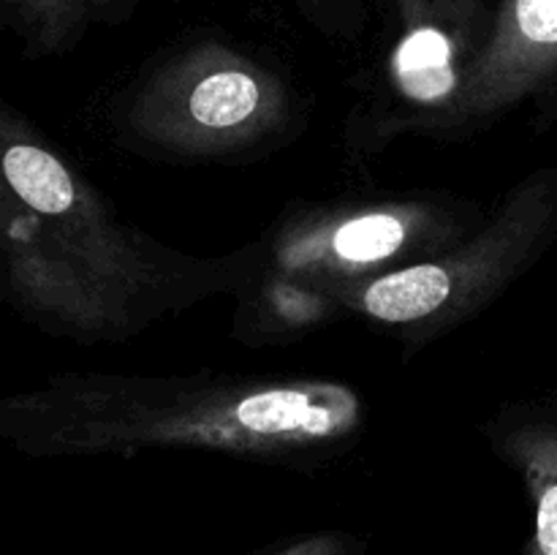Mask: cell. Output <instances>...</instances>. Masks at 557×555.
Masks as SVG:
<instances>
[{"mask_svg":"<svg viewBox=\"0 0 557 555\" xmlns=\"http://www.w3.org/2000/svg\"><path fill=\"white\" fill-rule=\"evenodd\" d=\"M392 3L389 52L346 120V152L357 163L381 156L403 136L438 139L484 47V36L457 25L435 0Z\"/></svg>","mask_w":557,"mask_h":555,"instance_id":"6","label":"cell"},{"mask_svg":"<svg viewBox=\"0 0 557 555\" xmlns=\"http://www.w3.org/2000/svg\"><path fill=\"white\" fill-rule=\"evenodd\" d=\"M136 0H3V20L27 58L74 52L92 25H114L134 14Z\"/></svg>","mask_w":557,"mask_h":555,"instance_id":"9","label":"cell"},{"mask_svg":"<svg viewBox=\"0 0 557 555\" xmlns=\"http://www.w3.org/2000/svg\"><path fill=\"white\" fill-rule=\"evenodd\" d=\"M493 455L520 477L533 526L520 555H557V400H517L482 422Z\"/></svg>","mask_w":557,"mask_h":555,"instance_id":"8","label":"cell"},{"mask_svg":"<svg viewBox=\"0 0 557 555\" xmlns=\"http://www.w3.org/2000/svg\"><path fill=\"white\" fill-rule=\"evenodd\" d=\"M555 243L557 166H539L511 185L460 245L357 288L346 316L392 332L403 359H411L498 303Z\"/></svg>","mask_w":557,"mask_h":555,"instance_id":"5","label":"cell"},{"mask_svg":"<svg viewBox=\"0 0 557 555\" xmlns=\"http://www.w3.org/2000/svg\"><path fill=\"white\" fill-rule=\"evenodd\" d=\"M259 267V237L221 256L185 254L125 223L98 188L58 218L0 190L3 303L60 341L117 346L169 316L237 297Z\"/></svg>","mask_w":557,"mask_h":555,"instance_id":"2","label":"cell"},{"mask_svg":"<svg viewBox=\"0 0 557 555\" xmlns=\"http://www.w3.org/2000/svg\"><path fill=\"white\" fill-rule=\"evenodd\" d=\"M253 555H370V542L346 528H319L277 539Z\"/></svg>","mask_w":557,"mask_h":555,"instance_id":"11","label":"cell"},{"mask_svg":"<svg viewBox=\"0 0 557 555\" xmlns=\"http://www.w3.org/2000/svg\"><path fill=\"white\" fill-rule=\"evenodd\" d=\"M125 152L177 166H250L308 131L281 65L228 38H188L147 60L107 103Z\"/></svg>","mask_w":557,"mask_h":555,"instance_id":"4","label":"cell"},{"mask_svg":"<svg viewBox=\"0 0 557 555\" xmlns=\"http://www.w3.org/2000/svg\"><path fill=\"white\" fill-rule=\"evenodd\" d=\"M310 27L335 41H357L370 20V0H294Z\"/></svg>","mask_w":557,"mask_h":555,"instance_id":"10","label":"cell"},{"mask_svg":"<svg viewBox=\"0 0 557 555\" xmlns=\"http://www.w3.org/2000/svg\"><path fill=\"white\" fill-rule=\"evenodd\" d=\"M490 207L449 190H395L294 205L259 237L261 267L237 294L232 337L292 346L346 316L364 283L446 254Z\"/></svg>","mask_w":557,"mask_h":555,"instance_id":"3","label":"cell"},{"mask_svg":"<svg viewBox=\"0 0 557 555\" xmlns=\"http://www.w3.org/2000/svg\"><path fill=\"white\" fill-rule=\"evenodd\" d=\"M555 90L557 0H498L487 41L438 141L471 139L522 103L544 101Z\"/></svg>","mask_w":557,"mask_h":555,"instance_id":"7","label":"cell"},{"mask_svg":"<svg viewBox=\"0 0 557 555\" xmlns=\"http://www.w3.org/2000/svg\"><path fill=\"white\" fill-rule=\"evenodd\" d=\"M364 428L362 395L315 375L54 373L0 400V439L36 460L207 452L308 471Z\"/></svg>","mask_w":557,"mask_h":555,"instance_id":"1","label":"cell"},{"mask_svg":"<svg viewBox=\"0 0 557 555\" xmlns=\"http://www.w3.org/2000/svg\"><path fill=\"white\" fill-rule=\"evenodd\" d=\"M435 3H438L457 25L479 33V36H484V41H487L495 16V0H435Z\"/></svg>","mask_w":557,"mask_h":555,"instance_id":"12","label":"cell"}]
</instances>
